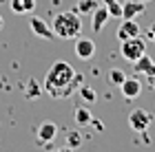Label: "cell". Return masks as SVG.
Wrapping results in <instances>:
<instances>
[{
	"mask_svg": "<svg viewBox=\"0 0 155 152\" xmlns=\"http://www.w3.org/2000/svg\"><path fill=\"white\" fill-rule=\"evenodd\" d=\"M113 2H117V0H102V5H107V7H109V5H113Z\"/></svg>",
	"mask_w": 155,
	"mask_h": 152,
	"instance_id": "23",
	"label": "cell"
},
{
	"mask_svg": "<svg viewBox=\"0 0 155 152\" xmlns=\"http://www.w3.org/2000/svg\"><path fill=\"white\" fill-rule=\"evenodd\" d=\"M109 18H111V13H109V9L107 7H100L97 5L93 11H91V29H93L95 33H100L104 26H107V22H109Z\"/></svg>",
	"mask_w": 155,
	"mask_h": 152,
	"instance_id": "6",
	"label": "cell"
},
{
	"mask_svg": "<svg viewBox=\"0 0 155 152\" xmlns=\"http://www.w3.org/2000/svg\"><path fill=\"white\" fill-rule=\"evenodd\" d=\"M142 2H149V0H142Z\"/></svg>",
	"mask_w": 155,
	"mask_h": 152,
	"instance_id": "25",
	"label": "cell"
},
{
	"mask_svg": "<svg viewBox=\"0 0 155 152\" xmlns=\"http://www.w3.org/2000/svg\"><path fill=\"white\" fill-rule=\"evenodd\" d=\"M93 53H95L93 40H89V38H78L75 40V55L80 60H91V57H93Z\"/></svg>",
	"mask_w": 155,
	"mask_h": 152,
	"instance_id": "12",
	"label": "cell"
},
{
	"mask_svg": "<svg viewBox=\"0 0 155 152\" xmlns=\"http://www.w3.org/2000/svg\"><path fill=\"white\" fill-rule=\"evenodd\" d=\"M5 29V20H2V16H0V31Z\"/></svg>",
	"mask_w": 155,
	"mask_h": 152,
	"instance_id": "24",
	"label": "cell"
},
{
	"mask_svg": "<svg viewBox=\"0 0 155 152\" xmlns=\"http://www.w3.org/2000/svg\"><path fill=\"white\" fill-rule=\"evenodd\" d=\"M97 5H100L97 0H80V2H78V9H75V13H82V16H84V13H91V11H93Z\"/></svg>",
	"mask_w": 155,
	"mask_h": 152,
	"instance_id": "15",
	"label": "cell"
},
{
	"mask_svg": "<svg viewBox=\"0 0 155 152\" xmlns=\"http://www.w3.org/2000/svg\"><path fill=\"white\" fill-rule=\"evenodd\" d=\"M153 121V117L146 113L144 108H135L133 113L129 115V126L133 128V132H146Z\"/></svg>",
	"mask_w": 155,
	"mask_h": 152,
	"instance_id": "4",
	"label": "cell"
},
{
	"mask_svg": "<svg viewBox=\"0 0 155 152\" xmlns=\"http://www.w3.org/2000/svg\"><path fill=\"white\" fill-rule=\"evenodd\" d=\"M36 135H38V143H51L55 137H58V126H55L53 121H42L38 130H36Z\"/></svg>",
	"mask_w": 155,
	"mask_h": 152,
	"instance_id": "8",
	"label": "cell"
},
{
	"mask_svg": "<svg viewBox=\"0 0 155 152\" xmlns=\"http://www.w3.org/2000/svg\"><path fill=\"white\" fill-rule=\"evenodd\" d=\"M146 11V2L142 0H126L122 2V20H137L142 13Z\"/></svg>",
	"mask_w": 155,
	"mask_h": 152,
	"instance_id": "5",
	"label": "cell"
},
{
	"mask_svg": "<svg viewBox=\"0 0 155 152\" xmlns=\"http://www.w3.org/2000/svg\"><path fill=\"white\" fill-rule=\"evenodd\" d=\"M9 9L16 16H27L36 9V0H9Z\"/></svg>",
	"mask_w": 155,
	"mask_h": 152,
	"instance_id": "13",
	"label": "cell"
},
{
	"mask_svg": "<svg viewBox=\"0 0 155 152\" xmlns=\"http://www.w3.org/2000/svg\"><path fill=\"white\" fill-rule=\"evenodd\" d=\"M82 146V139L78 132H69V148H80Z\"/></svg>",
	"mask_w": 155,
	"mask_h": 152,
	"instance_id": "19",
	"label": "cell"
},
{
	"mask_svg": "<svg viewBox=\"0 0 155 152\" xmlns=\"http://www.w3.org/2000/svg\"><path fill=\"white\" fill-rule=\"evenodd\" d=\"M124 79H126L124 71H120V68H111V71H109V84H113V86H120Z\"/></svg>",
	"mask_w": 155,
	"mask_h": 152,
	"instance_id": "16",
	"label": "cell"
},
{
	"mask_svg": "<svg viewBox=\"0 0 155 152\" xmlns=\"http://www.w3.org/2000/svg\"><path fill=\"white\" fill-rule=\"evenodd\" d=\"M82 82H84V77L73 71V66L67 60H58L47 71L45 82H42V91L53 99H64L82 86Z\"/></svg>",
	"mask_w": 155,
	"mask_h": 152,
	"instance_id": "1",
	"label": "cell"
},
{
	"mask_svg": "<svg viewBox=\"0 0 155 152\" xmlns=\"http://www.w3.org/2000/svg\"><path fill=\"white\" fill-rule=\"evenodd\" d=\"M91 119H93V117H91V113H89L87 108H75V121L80 123V126L91 123Z\"/></svg>",
	"mask_w": 155,
	"mask_h": 152,
	"instance_id": "17",
	"label": "cell"
},
{
	"mask_svg": "<svg viewBox=\"0 0 155 152\" xmlns=\"http://www.w3.org/2000/svg\"><path fill=\"white\" fill-rule=\"evenodd\" d=\"M53 36L62 40H75L82 33V18L75 11H60L55 13L53 22H51Z\"/></svg>",
	"mask_w": 155,
	"mask_h": 152,
	"instance_id": "2",
	"label": "cell"
},
{
	"mask_svg": "<svg viewBox=\"0 0 155 152\" xmlns=\"http://www.w3.org/2000/svg\"><path fill=\"white\" fill-rule=\"evenodd\" d=\"M91 123H93V128H97V130H102V128H104V123H102V121H93V119H91Z\"/></svg>",
	"mask_w": 155,
	"mask_h": 152,
	"instance_id": "21",
	"label": "cell"
},
{
	"mask_svg": "<svg viewBox=\"0 0 155 152\" xmlns=\"http://www.w3.org/2000/svg\"><path fill=\"white\" fill-rule=\"evenodd\" d=\"M120 53H122V57L124 60H129V62H135L140 55H144L146 53V42L140 36L135 38H129V40H122V46H120Z\"/></svg>",
	"mask_w": 155,
	"mask_h": 152,
	"instance_id": "3",
	"label": "cell"
},
{
	"mask_svg": "<svg viewBox=\"0 0 155 152\" xmlns=\"http://www.w3.org/2000/svg\"><path fill=\"white\" fill-rule=\"evenodd\" d=\"M149 86H151V88H155V73H153V75H149Z\"/></svg>",
	"mask_w": 155,
	"mask_h": 152,
	"instance_id": "22",
	"label": "cell"
},
{
	"mask_svg": "<svg viewBox=\"0 0 155 152\" xmlns=\"http://www.w3.org/2000/svg\"><path fill=\"white\" fill-rule=\"evenodd\" d=\"M146 38H149L151 42H155V24H153V26H149V29H146Z\"/></svg>",
	"mask_w": 155,
	"mask_h": 152,
	"instance_id": "20",
	"label": "cell"
},
{
	"mask_svg": "<svg viewBox=\"0 0 155 152\" xmlns=\"http://www.w3.org/2000/svg\"><path fill=\"white\" fill-rule=\"evenodd\" d=\"M133 71H135V75H153L155 73V60L151 57V55H140V57L133 62Z\"/></svg>",
	"mask_w": 155,
	"mask_h": 152,
	"instance_id": "9",
	"label": "cell"
},
{
	"mask_svg": "<svg viewBox=\"0 0 155 152\" xmlns=\"http://www.w3.org/2000/svg\"><path fill=\"white\" fill-rule=\"evenodd\" d=\"M120 91H122V95L126 99H135L137 95L142 93V82L137 77H126L122 84H120Z\"/></svg>",
	"mask_w": 155,
	"mask_h": 152,
	"instance_id": "11",
	"label": "cell"
},
{
	"mask_svg": "<svg viewBox=\"0 0 155 152\" xmlns=\"http://www.w3.org/2000/svg\"><path fill=\"white\" fill-rule=\"evenodd\" d=\"M78 91H80V97L87 101V104H95V101H97V93H95L91 86H80Z\"/></svg>",
	"mask_w": 155,
	"mask_h": 152,
	"instance_id": "14",
	"label": "cell"
},
{
	"mask_svg": "<svg viewBox=\"0 0 155 152\" xmlns=\"http://www.w3.org/2000/svg\"><path fill=\"white\" fill-rule=\"evenodd\" d=\"M40 93H42V88H40L33 79H29V86H27V97H29V99H36Z\"/></svg>",
	"mask_w": 155,
	"mask_h": 152,
	"instance_id": "18",
	"label": "cell"
},
{
	"mask_svg": "<svg viewBox=\"0 0 155 152\" xmlns=\"http://www.w3.org/2000/svg\"><path fill=\"white\" fill-rule=\"evenodd\" d=\"M140 24H137V20H126L124 18V22L120 24V29H117V33H115V38L122 42V40H129V38H135V36H140Z\"/></svg>",
	"mask_w": 155,
	"mask_h": 152,
	"instance_id": "10",
	"label": "cell"
},
{
	"mask_svg": "<svg viewBox=\"0 0 155 152\" xmlns=\"http://www.w3.org/2000/svg\"><path fill=\"white\" fill-rule=\"evenodd\" d=\"M29 26H31V31L36 33L38 38H45V40L55 38L51 24H47V20H42V18H38V16H31V18H29Z\"/></svg>",
	"mask_w": 155,
	"mask_h": 152,
	"instance_id": "7",
	"label": "cell"
}]
</instances>
